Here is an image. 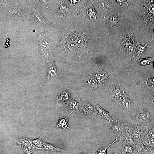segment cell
<instances>
[{
	"mask_svg": "<svg viewBox=\"0 0 154 154\" xmlns=\"http://www.w3.org/2000/svg\"><path fill=\"white\" fill-rule=\"evenodd\" d=\"M42 149L49 151L61 152L64 153L66 152V151L59 147L45 142H43Z\"/></svg>",
	"mask_w": 154,
	"mask_h": 154,
	"instance_id": "ffe728a7",
	"label": "cell"
},
{
	"mask_svg": "<svg viewBox=\"0 0 154 154\" xmlns=\"http://www.w3.org/2000/svg\"><path fill=\"white\" fill-rule=\"evenodd\" d=\"M151 101L152 104L154 105V94L152 96Z\"/></svg>",
	"mask_w": 154,
	"mask_h": 154,
	"instance_id": "4dcf8cb0",
	"label": "cell"
},
{
	"mask_svg": "<svg viewBox=\"0 0 154 154\" xmlns=\"http://www.w3.org/2000/svg\"><path fill=\"white\" fill-rule=\"evenodd\" d=\"M42 135H41L39 138L32 140L33 144L35 146L37 149H42L43 142L42 141Z\"/></svg>",
	"mask_w": 154,
	"mask_h": 154,
	"instance_id": "cb8c5ba5",
	"label": "cell"
},
{
	"mask_svg": "<svg viewBox=\"0 0 154 154\" xmlns=\"http://www.w3.org/2000/svg\"><path fill=\"white\" fill-rule=\"evenodd\" d=\"M94 74L98 81L99 85L104 84L108 78L107 73L103 70H98Z\"/></svg>",
	"mask_w": 154,
	"mask_h": 154,
	"instance_id": "9a60e30c",
	"label": "cell"
},
{
	"mask_svg": "<svg viewBox=\"0 0 154 154\" xmlns=\"http://www.w3.org/2000/svg\"><path fill=\"white\" fill-rule=\"evenodd\" d=\"M115 138L117 139V141L122 143H131L134 145H135L132 136L128 131H125L120 133Z\"/></svg>",
	"mask_w": 154,
	"mask_h": 154,
	"instance_id": "7c38bea8",
	"label": "cell"
},
{
	"mask_svg": "<svg viewBox=\"0 0 154 154\" xmlns=\"http://www.w3.org/2000/svg\"><path fill=\"white\" fill-rule=\"evenodd\" d=\"M123 147L121 151L122 154L124 153L135 154L136 153V149L133 147L128 143H125L123 142Z\"/></svg>",
	"mask_w": 154,
	"mask_h": 154,
	"instance_id": "7402d4cb",
	"label": "cell"
},
{
	"mask_svg": "<svg viewBox=\"0 0 154 154\" xmlns=\"http://www.w3.org/2000/svg\"><path fill=\"white\" fill-rule=\"evenodd\" d=\"M153 66L154 67V62H153Z\"/></svg>",
	"mask_w": 154,
	"mask_h": 154,
	"instance_id": "836d02e7",
	"label": "cell"
},
{
	"mask_svg": "<svg viewBox=\"0 0 154 154\" xmlns=\"http://www.w3.org/2000/svg\"></svg>",
	"mask_w": 154,
	"mask_h": 154,
	"instance_id": "d590c367",
	"label": "cell"
},
{
	"mask_svg": "<svg viewBox=\"0 0 154 154\" xmlns=\"http://www.w3.org/2000/svg\"><path fill=\"white\" fill-rule=\"evenodd\" d=\"M23 150L25 154H32L33 151L29 150L26 147L23 148Z\"/></svg>",
	"mask_w": 154,
	"mask_h": 154,
	"instance_id": "f1b7e54d",
	"label": "cell"
},
{
	"mask_svg": "<svg viewBox=\"0 0 154 154\" xmlns=\"http://www.w3.org/2000/svg\"><path fill=\"white\" fill-rule=\"evenodd\" d=\"M134 146L135 148L136 154H147L153 153L149 151L147 149L142 142L135 143Z\"/></svg>",
	"mask_w": 154,
	"mask_h": 154,
	"instance_id": "d6986e66",
	"label": "cell"
},
{
	"mask_svg": "<svg viewBox=\"0 0 154 154\" xmlns=\"http://www.w3.org/2000/svg\"><path fill=\"white\" fill-rule=\"evenodd\" d=\"M38 48L42 56L47 59L51 58L49 41L38 33L37 35Z\"/></svg>",
	"mask_w": 154,
	"mask_h": 154,
	"instance_id": "8992f818",
	"label": "cell"
},
{
	"mask_svg": "<svg viewBox=\"0 0 154 154\" xmlns=\"http://www.w3.org/2000/svg\"><path fill=\"white\" fill-rule=\"evenodd\" d=\"M151 42H146L143 43H141L138 40L135 41V51L134 58L136 59H138L143 55L148 48L153 47L148 45V43Z\"/></svg>",
	"mask_w": 154,
	"mask_h": 154,
	"instance_id": "9c48e42d",
	"label": "cell"
},
{
	"mask_svg": "<svg viewBox=\"0 0 154 154\" xmlns=\"http://www.w3.org/2000/svg\"><path fill=\"white\" fill-rule=\"evenodd\" d=\"M68 115H69L66 117H64L61 116L55 127L50 132L47 133L46 135L51 132L55 129L58 128H62L66 131H67L68 129H70L68 123L69 119Z\"/></svg>",
	"mask_w": 154,
	"mask_h": 154,
	"instance_id": "4fadbf2b",
	"label": "cell"
},
{
	"mask_svg": "<svg viewBox=\"0 0 154 154\" xmlns=\"http://www.w3.org/2000/svg\"><path fill=\"white\" fill-rule=\"evenodd\" d=\"M154 154V153H148V154Z\"/></svg>",
	"mask_w": 154,
	"mask_h": 154,
	"instance_id": "d6a6232c",
	"label": "cell"
},
{
	"mask_svg": "<svg viewBox=\"0 0 154 154\" xmlns=\"http://www.w3.org/2000/svg\"><path fill=\"white\" fill-rule=\"evenodd\" d=\"M117 2L118 3L121 7L122 9H123L121 5L122 3H124L127 6V9H129V6L127 0H116Z\"/></svg>",
	"mask_w": 154,
	"mask_h": 154,
	"instance_id": "83f0119b",
	"label": "cell"
},
{
	"mask_svg": "<svg viewBox=\"0 0 154 154\" xmlns=\"http://www.w3.org/2000/svg\"><path fill=\"white\" fill-rule=\"evenodd\" d=\"M31 140L27 138H20L15 140V142L22 148L26 147Z\"/></svg>",
	"mask_w": 154,
	"mask_h": 154,
	"instance_id": "603a6c76",
	"label": "cell"
},
{
	"mask_svg": "<svg viewBox=\"0 0 154 154\" xmlns=\"http://www.w3.org/2000/svg\"><path fill=\"white\" fill-rule=\"evenodd\" d=\"M111 154H122V152L118 151H115L112 152Z\"/></svg>",
	"mask_w": 154,
	"mask_h": 154,
	"instance_id": "f546056e",
	"label": "cell"
},
{
	"mask_svg": "<svg viewBox=\"0 0 154 154\" xmlns=\"http://www.w3.org/2000/svg\"><path fill=\"white\" fill-rule=\"evenodd\" d=\"M119 103L121 108L124 110H128L130 109L131 102L125 94L122 96L120 98Z\"/></svg>",
	"mask_w": 154,
	"mask_h": 154,
	"instance_id": "e0dca14e",
	"label": "cell"
},
{
	"mask_svg": "<svg viewBox=\"0 0 154 154\" xmlns=\"http://www.w3.org/2000/svg\"><path fill=\"white\" fill-rule=\"evenodd\" d=\"M67 104L70 114L76 112H79L84 104L80 101V98L78 96L74 99L70 98Z\"/></svg>",
	"mask_w": 154,
	"mask_h": 154,
	"instance_id": "30bf717a",
	"label": "cell"
},
{
	"mask_svg": "<svg viewBox=\"0 0 154 154\" xmlns=\"http://www.w3.org/2000/svg\"><path fill=\"white\" fill-rule=\"evenodd\" d=\"M107 122L111 136L115 138L120 133L125 131H128L133 124L130 122L120 121L116 118Z\"/></svg>",
	"mask_w": 154,
	"mask_h": 154,
	"instance_id": "3957f363",
	"label": "cell"
},
{
	"mask_svg": "<svg viewBox=\"0 0 154 154\" xmlns=\"http://www.w3.org/2000/svg\"><path fill=\"white\" fill-rule=\"evenodd\" d=\"M122 92L120 89L117 88L113 92V98L116 99L121 97L122 95Z\"/></svg>",
	"mask_w": 154,
	"mask_h": 154,
	"instance_id": "4316f807",
	"label": "cell"
},
{
	"mask_svg": "<svg viewBox=\"0 0 154 154\" xmlns=\"http://www.w3.org/2000/svg\"><path fill=\"white\" fill-rule=\"evenodd\" d=\"M93 105L95 113L97 116L108 121H111L116 118L98 105L94 104Z\"/></svg>",
	"mask_w": 154,
	"mask_h": 154,
	"instance_id": "8fae6325",
	"label": "cell"
},
{
	"mask_svg": "<svg viewBox=\"0 0 154 154\" xmlns=\"http://www.w3.org/2000/svg\"><path fill=\"white\" fill-rule=\"evenodd\" d=\"M128 131L131 135L135 145L136 143L142 142L141 139L142 134L141 125L132 124V126L128 130Z\"/></svg>",
	"mask_w": 154,
	"mask_h": 154,
	"instance_id": "ba28073f",
	"label": "cell"
},
{
	"mask_svg": "<svg viewBox=\"0 0 154 154\" xmlns=\"http://www.w3.org/2000/svg\"><path fill=\"white\" fill-rule=\"evenodd\" d=\"M135 154H136V153Z\"/></svg>",
	"mask_w": 154,
	"mask_h": 154,
	"instance_id": "e575fe53",
	"label": "cell"
},
{
	"mask_svg": "<svg viewBox=\"0 0 154 154\" xmlns=\"http://www.w3.org/2000/svg\"><path fill=\"white\" fill-rule=\"evenodd\" d=\"M70 98V93L65 90L58 93L56 97L58 101L63 103H67Z\"/></svg>",
	"mask_w": 154,
	"mask_h": 154,
	"instance_id": "ac0fdd59",
	"label": "cell"
},
{
	"mask_svg": "<svg viewBox=\"0 0 154 154\" xmlns=\"http://www.w3.org/2000/svg\"><path fill=\"white\" fill-rule=\"evenodd\" d=\"M154 60V58H145L140 59L138 60V64L139 65H144L149 64Z\"/></svg>",
	"mask_w": 154,
	"mask_h": 154,
	"instance_id": "d4e9b609",
	"label": "cell"
},
{
	"mask_svg": "<svg viewBox=\"0 0 154 154\" xmlns=\"http://www.w3.org/2000/svg\"><path fill=\"white\" fill-rule=\"evenodd\" d=\"M123 10H122L108 16V23L110 28V32L117 30L121 26L123 19Z\"/></svg>",
	"mask_w": 154,
	"mask_h": 154,
	"instance_id": "5b68a950",
	"label": "cell"
},
{
	"mask_svg": "<svg viewBox=\"0 0 154 154\" xmlns=\"http://www.w3.org/2000/svg\"><path fill=\"white\" fill-rule=\"evenodd\" d=\"M110 33L112 45L118 57L127 62L130 61L134 57L135 46L133 29L131 25L123 18L120 27Z\"/></svg>",
	"mask_w": 154,
	"mask_h": 154,
	"instance_id": "7a4b0ae2",
	"label": "cell"
},
{
	"mask_svg": "<svg viewBox=\"0 0 154 154\" xmlns=\"http://www.w3.org/2000/svg\"><path fill=\"white\" fill-rule=\"evenodd\" d=\"M86 83L92 89L97 88L99 85L98 81L93 73L89 75L86 78Z\"/></svg>",
	"mask_w": 154,
	"mask_h": 154,
	"instance_id": "2e32d148",
	"label": "cell"
},
{
	"mask_svg": "<svg viewBox=\"0 0 154 154\" xmlns=\"http://www.w3.org/2000/svg\"><path fill=\"white\" fill-rule=\"evenodd\" d=\"M93 153H87L86 152H84V153H81L79 154H92Z\"/></svg>",
	"mask_w": 154,
	"mask_h": 154,
	"instance_id": "1f68e13d",
	"label": "cell"
},
{
	"mask_svg": "<svg viewBox=\"0 0 154 154\" xmlns=\"http://www.w3.org/2000/svg\"><path fill=\"white\" fill-rule=\"evenodd\" d=\"M142 141L147 149L154 153V139L148 136L141 135Z\"/></svg>",
	"mask_w": 154,
	"mask_h": 154,
	"instance_id": "5bb4252c",
	"label": "cell"
},
{
	"mask_svg": "<svg viewBox=\"0 0 154 154\" xmlns=\"http://www.w3.org/2000/svg\"><path fill=\"white\" fill-rule=\"evenodd\" d=\"M150 115L147 110L144 107L140 108L130 121L134 125L142 124L149 121Z\"/></svg>",
	"mask_w": 154,
	"mask_h": 154,
	"instance_id": "277c9868",
	"label": "cell"
},
{
	"mask_svg": "<svg viewBox=\"0 0 154 154\" xmlns=\"http://www.w3.org/2000/svg\"><path fill=\"white\" fill-rule=\"evenodd\" d=\"M123 18L132 27L135 41L141 43L154 39V0H128Z\"/></svg>",
	"mask_w": 154,
	"mask_h": 154,
	"instance_id": "6da1fadb",
	"label": "cell"
},
{
	"mask_svg": "<svg viewBox=\"0 0 154 154\" xmlns=\"http://www.w3.org/2000/svg\"><path fill=\"white\" fill-rule=\"evenodd\" d=\"M117 141L116 139L112 143L106 147H102L99 149L96 152L95 154H107V149L111 145Z\"/></svg>",
	"mask_w": 154,
	"mask_h": 154,
	"instance_id": "484cf974",
	"label": "cell"
},
{
	"mask_svg": "<svg viewBox=\"0 0 154 154\" xmlns=\"http://www.w3.org/2000/svg\"><path fill=\"white\" fill-rule=\"evenodd\" d=\"M82 108L81 113L82 116L90 115L93 112L94 110V107L91 104L89 103L83 105Z\"/></svg>",
	"mask_w": 154,
	"mask_h": 154,
	"instance_id": "44dd1931",
	"label": "cell"
},
{
	"mask_svg": "<svg viewBox=\"0 0 154 154\" xmlns=\"http://www.w3.org/2000/svg\"><path fill=\"white\" fill-rule=\"evenodd\" d=\"M46 72L45 82H47L52 79L58 76V71L54 64L51 62H47L44 66Z\"/></svg>",
	"mask_w": 154,
	"mask_h": 154,
	"instance_id": "52a82bcc",
	"label": "cell"
}]
</instances>
